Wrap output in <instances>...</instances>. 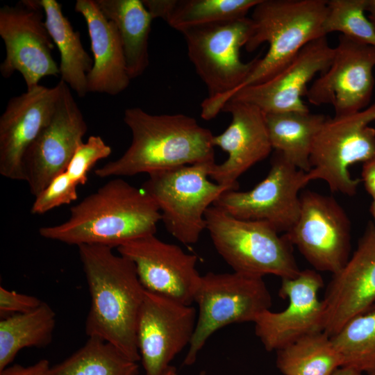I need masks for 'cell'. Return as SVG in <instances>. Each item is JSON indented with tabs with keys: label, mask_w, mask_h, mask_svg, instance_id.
<instances>
[{
	"label": "cell",
	"mask_w": 375,
	"mask_h": 375,
	"mask_svg": "<svg viewBox=\"0 0 375 375\" xmlns=\"http://www.w3.org/2000/svg\"><path fill=\"white\" fill-rule=\"evenodd\" d=\"M78 249L90 295L86 335L140 361L136 329L146 290L134 264L108 247L84 244Z\"/></svg>",
	"instance_id": "6da1fadb"
},
{
	"label": "cell",
	"mask_w": 375,
	"mask_h": 375,
	"mask_svg": "<svg viewBox=\"0 0 375 375\" xmlns=\"http://www.w3.org/2000/svg\"><path fill=\"white\" fill-rule=\"evenodd\" d=\"M160 221L159 208L146 191L116 178L72 206L66 221L41 227L39 233L44 238L69 245L112 249L155 234Z\"/></svg>",
	"instance_id": "7a4b0ae2"
},
{
	"label": "cell",
	"mask_w": 375,
	"mask_h": 375,
	"mask_svg": "<svg viewBox=\"0 0 375 375\" xmlns=\"http://www.w3.org/2000/svg\"><path fill=\"white\" fill-rule=\"evenodd\" d=\"M123 120L132 133L131 145L115 160L94 171L97 176H133L215 161L213 135L184 114L152 115L140 108L125 110Z\"/></svg>",
	"instance_id": "3957f363"
},
{
	"label": "cell",
	"mask_w": 375,
	"mask_h": 375,
	"mask_svg": "<svg viewBox=\"0 0 375 375\" xmlns=\"http://www.w3.org/2000/svg\"><path fill=\"white\" fill-rule=\"evenodd\" d=\"M326 10V0H260L253 8V31L244 47L252 52L267 42L268 51L225 103L242 88L269 80L306 44L326 36L323 30Z\"/></svg>",
	"instance_id": "277c9868"
},
{
	"label": "cell",
	"mask_w": 375,
	"mask_h": 375,
	"mask_svg": "<svg viewBox=\"0 0 375 375\" xmlns=\"http://www.w3.org/2000/svg\"><path fill=\"white\" fill-rule=\"evenodd\" d=\"M253 24L247 17L187 28L185 39L189 59L205 84L208 96L201 104V117L210 120L222 111L228 97L239 88L256 66L260 57L242 61Z\"/></svg>",
	"instance_id": "5b68a950"
},
{
	"label": "cell",
	"mask_w": 375,
	"mask_h": 375,
	"mask_svg": "<svg viewBox=\"0 0 375 375\" xmlns=\"http://www.w3.org/2000/svg\"><path fill=\"white\" fill-rule=\"evenodd\" d=\"M205 220L214 247L233 272L281 279L300 272L292 245L267 222L240 219L213 205Z\"/></svg>",
	"instance_id": "8992f818"
},
{
	"label": "cell",
	"mask_w": 375,
	"mask_h": 375,
	"mask_svg": "<svg viewBox=\"0 0 375 375\" xmlns=\"http://www.w3.org/2000/svg\"><path fill=\"white\" fill-rule=\"evenodd\" d=\"M208 161L156 172L142 188L156 201L167 231L185 244H196L206 229L205 213L226 187L210 181Z\"/></svg>",
	"instance_id": "52a82bcc"
},
{
	"label": "cell",
	"mask_w": 375,
	"mask_h": 375,
	"mask_svg": "<svg viewBox=\"0 0 375 375\" xmlns=\"http://www.w3.org/2000/svg\"><path fill=\"white\" fill-rule=\"evenodd\" d=\"M194 302L199 306L194 333L184 358L193 365L208 338L231 324L254 322L272 299L262 277L233 272L201 276Z\"/></svg>",
	"instance_id": "ba28073f"
},
{
	"label": "cell",
	"mask_w": 375,
	"mask_h": 375,
	"mask_svg": "<svg viewBox=\"0 0 375 375\" xmlns=\"http://www.w3.org/2000/svg\"><path fill=\"white\" fill-rule=\"evenodd\" d=\"M375 102L353 114L327 116L315 136L310 158V181L322 180L333 192L353 196L360 183L349 168L375 158Z\"/></svg>",
	"instance_id": "9c48e42d"
},
{
	"label": "cell",
	"mask_w": 375,
	"mask_h": 375,
	"mask_svg": "<svg viewBox=\"0 0 375 375\" xmlns=\"http://www.w3.org/2000/svg\"><path fill=\"white\" fill-rule=\"evenodd\" d=\"M309 182L307 172L275 151L262 181L248 191L224 192L213 206L240 219L266 222L279 233H285L298 219L299 191Z\"/></svg>",
	"instance_id": "30bf717a"
},
{
	"label": "cell",
	"mask_w": 375,
	"mask_h": 375,
	"mask_svg": "<svg viewBox=\"0 0 375 375\" xmlns=\"http://www.w3.org/2000/svg\"><path fill=\"white\" fill-rule=\"evenodd\" d=\"M300 199L298 219L284 235L316 271L336 274L350 258V219L332 197L306 190Z\"/></svg>",
	"instance_id": "8fae6325"
},
{
	"label": "cell",
	"mask_w": 375,
	"mask_h": 375,
	"mask_svg": "<svg viewBox=\"0 0 375 375\" xmlns=\"http://www.w3.org/2000/svg\"><path fill=\"white\" fill-rule=\"evenodd\" d=\"M44 17L38 0H23L0 8V36L6 47L0 72L4 78L20 73L27 90L40 85L44 77L60 75L52 56L55 44Z\"/></svg>",
	"instance_id": "7c38bea8"
},
{
	"label": "cell",
	"mask_w": 375,
	"mask_h": 375,
	"mask_svg": "<svg viewBox=\"0 0 375 375\" xmlns=\"http://www.w3.org/2000/svg\"><path fill=\"white\" fill-rule=\"evenodd\" d=\"M197 319V310L192 305L145 291L136 329L144 375H161L190 345Z\"/></svg>",
	"instance_id": "4fadbf2b"
},
{
	"label": "cell",
	"mask_w": 375,
	"mask_h": 375,
	"mask_svg": "<svg viewBox=\"0 0 375 375\" xmlns=\"http://www.w3.org/2000/svg\"><path fill=\"white\" fill-rule=\"evenodd\" d=\"M59 83L60 94L53 115L24 158L25 181L35 197L57 175L66 171L88 131L69 88L61 80Z\"/></svg>",
	"instance_id": "5bb4252c"
},
{
	"label": "cell",
	"mask_w": 375,
	"mask_h": 375,
	"mask_svg": "<svg viewBox=\"0 0 375 375\" xmlns=\"http://www.w3.org/2000/svg\"><path fill=\"white\" fill-rule=\"evenodd\" d=\"M374 67V47L340 35L331 65L308 88L306 97L315 106L331 105L336 117L360 111L373 94Z\"/></svg>",
	"instance_id": "9a60e30c"
},
{
	"label": "cell",
	"mask_w": 375,
	"mask_h": 375,
	"mask_svg": "<svg viewBox=\"0 0 375 375\" xmlns=\"http://www.w3.org/2000/svg\"><path fill=\"white\" fill-rule=\"evenodd\" d=\"M323 286L322 277L313 269L281 279L279 295L288 299V306L281 312L265 310L253 322L265 350L277 351L303 337L324 332V306L318 297Z\"/></svg>",
	"instance_id": "2e32d148"
},
{
	"label": "cell",
	"mask_w": 375,
	"mask_h": 375,
	"mask_svg": "<svg viewBox=\"0 0 375 375\" xmlns=\"http://www.w3.org/2000/svg\"><path fill=\"white\" fill-rule=\"evenodd\" d=\"M117 250L133 262L146 290L186 305L194 302L201 278L195 255L160 240L155 234L127 242Z\"/></svg>",
	"instance_id": "e0dca14e"
},
{
	"label": "cell",
	"mask_w": 375,
	"mask_h": 375,
	"mask_svg": "<svg viewBox=\"0 0 375 375\" xmlns=\"http://www.w3.org/2000/svg\"><path fill=\"white\" fill-rule=\"evenodd\" d=\"M333 53L334 48L330 46L326 36L313 40L275 76L265 82L242 88L228 101L251 103L265 114L309 112L301 98L306 96L308 85L316 74L320 75L328 69Z\"/></svg>",
	"instance_id": "ac0fdd59"
},
{
	"label": "cell",
	"mask_w": 375,
	"mask_h": 375,
	"mask_svg": "<svg viewBox=\"0 0 375 375\" xmlns=\"http://www.w3.org/2000/svg\"><path fill=\"white\" fill-rule=\"evenodd\" d=\"M324 333L336 335L351 319L375 303V228L369 223L357 249L344 266L333 274L324 297Z\"/></svg>",
	"instance_id": "d6986e66"
},
{
	"label": "cell",
	"mask_w": 375,
	"mask_h": 375,
	"mask_svg": "<svg viewBox=\"0 0 375 375\" xmlns=\"http://www.w3.org/2000/svg\"><path fill=\"white\" fill-rule=\"evenodd\" d=\"M58 82L53 88L38 85L9 99L0 117V174L24 181L26 151L48 123L60 94Z\"/></svg>",
	"instance_id": "ffe728a7"
},
{
	"label": "cell",
	"mask_w": 375,
	"mask_h": 375,
	"mask_svg": "<svg viewBox=\"0 0 375 375\" xmlns=\"http://www.w3.org/2000/svg\"><path fill=\"white\" fill-rule=\"evenodd\" d=\"M222 111L231 115V122L212 144L228 153L221 164L215 163L210 178L228 190H237L238 178L257 162L266 158L272 149L265 114L257 106L235 100L228 101Z\"/></svg>",
	"instance_id": "44dd1931"
},
{
	"label": "cell",
	"mask_w": 375,
	"mask_h": 375,
	"mask_svg": "<svg viewBox=\"0 0 375 375\" xmlns=\"http://www.w3.org/2000/svg\"><path fill=\"white\" fill-rule=\"evenodd\" d=\"M74 10L85 19L92 52L93 66L87 75L88 92L112 96L121 93L131 79L115 25L103 14L95 0H77Z\"/></svg>",
	"instance_id": "7402d4cb"
},
{
	"label": "cell",
	"mask_w": 375,
	"mask_h": 375,
	"mask_svg": "<svg viewBox=\"0 0 375 375\" xmlns=\"http://www.w3.org/2000/svg\"><path fill=\"white\" fill-rule=\"evenodd\" d=\"M115 25L131 79L141 76L149 64V38L153 19L142 0H95Z\"/></svg>",
	"instance_id": "603a6c76"
},
{
	"label": "cell",
	"mask_w": 375,
	"mask_h": 375,
	"mask_svg": "<svg viewBox=\"0 0 375 375\" xmlns=\"http://www.w3.org/2000/svg\"><path fill=\"white\" fill-rule=\"evenodd\" d=\"M44 14V22L49 35L57 47L60 56L61 81L79 97L88 93L87 75L93 66V58L84 49L81 35L74 30L56 0H38Z\"/></svg>",
	"instance_id": "cb8c5ba5"
},
{
	"label": "cell",
	"mask_w": 375,
	"mask_h": 375,
	"mask_svg": "<svg viewBox=\"0 0 375 375\" xmlns=\"http://www.w3.org/2000/svg\"><path fill=\"white\" fill-rule=\"evenodd\" d=\"M153 19L175 30L247 17L260 0H142Z\"/></svg>",
	"instance_id": "d4e9b609"
},
{
	"label": "cell",
	"mask_w": 375,
	"mask_h": 375,
	"mask_svg": "<svg viewBox=\"0 0 375 375\" xmlns=\"http://www.w3.org/2000/svg\"><path fill=\"white\" fill-rule=\"evenodd\" d=\"M326 117L310 111L265 114L272 149L299 169L308 172L313 142Z\"/></svg>",
	"instance_id": "484cf974"
},
{
	"label": "cell",
	"mask_w": 375,
	"mask_h": 375,
	"mask_svg": "<svg viewBox=\"0 0 375 375\" xmlns=\"http://www.w3.org/2000/svg\"><path fill=\"white\" fill-rule=\"evenodd\" d=\"M56 313L46 302L28 312L4 317L0 321V370L24 348H42L52 341Z\"/></svg>",
	"instance_id": "4316f807"
},
{
	"label": "cell",
	"mask_w": 375,
	"mask_h": 375,
	"mask_svg": "<svg viewBox=\"0 0 375 375\" xmlns=\"http://www.w3.org/2000/svg\"><path fill=\"white\" fill-rule=\"evenodd\" d=\"M276 352V367L284 375H332L343 366L342 354L324 332L303 337Z\"/></svg>",
	"instance_id": "83f0119b"
},
{
	"label": "cell",
	"mask_w": 375,
	"mask_h": 375,
	"mask_svg": "<svg viewBox=\"0 0 375 375\" xmlns=\"http://www.w3.org/2000/svg\"><path fill=\"white\" fill-rule=\"evenodd\" d=\"M137 362L112 344L89 337L70 356L51 366L49 375H138Z\"/></svg>",
	"instance_id": "f1b7e54d"
},
{
	"label": "cell",
	"mask_w": 375,
	"mask_h": 375,
	"mask_svg": "<svg viewBox=\"0 0 375 375\" xmlns=\"http://www.w3.org/2000/svg\"><path fill=\"white\" fill-rule=\"evenodd\" d=\"M343 358V366L362 374L375 369V303L331 337Z\"/></svg>",
	"instance_id": "f546056e"
},
{
	"label": "cell",
	"mask_w": 375,
	"mask_h": 375,
	"mask_svg": "<svg viewBox=\"0 0 375 375\" xmlns=\"http://www.w3.org/2000/svg\"><path fill=\"white\" fill-rule=\"evenodd\" d=\"M367 0H328L324 34L333 32L375 47V29L365 15Z\"/></svg>",
	"instance_id": "4dcf8cb0"
},
{
	"label": "cell",
	"mask_w": 375,
	"mask_h": 375,
	"mask_svg": "<svg viewBox=\"0 0 375 375\" xmlns=\"http://www.w3.org/2000/svg\"><path fill=\"white\" fill-rule=\"evenodd\" d=\"M111 152V147L100 136L91 135L77 147L66 172L78 185H85L92 167L99 160L108 157Z\"/></svg>",
	"instance_id": "1f68e13d"
},
{
	"label": "cell",
	"mask_w": 375,
	"mask_h": 375,
	"mask_svg": "<svg viewBox=\"0 0 375 375\" xmlns=\"http://www.w3.org/2000/svg\"><path fill=\"white\" fill-rule=\"evenodd\" d=\"M77 187L66 171L59 174L35 197L31 213L42 215L56 207L71 203L78 198Z\"/></svg>",
	"instance_id": "d6a6232c"
},
{
	"label": "cell",
	"mask_w": 375,
	"mask_h": 375,
	"mask_svg": "<svg viewBox=\"0 0 375 375\" xmlns=\"http://www.w3.org/2000/svg\"><path fill=\"white\" fill-rule=\"evenodd\" d=\"M42 301L38 298L0 287V312L8 314L22 313L38 308Z\"/></svg>",
	"instance_id": "836d02e7"
},
{
	"label": "cell",
	"mask_w": 375,
	"mask_h": 375,
	"mask_svg": "<svg viewBox=\"0 0 375 375\" xmlns=\"http://www.w3.org/2000/svg\"><path fill=\"white\" fill-rule=\"evenodd\" d=\"M51 367L48 360L41 359L28 366L19 364L8 365L0 370V375H49Z\"/></svg>",
	"instance_id": "e575fe53"
},
{
	"label": "cell",
	"mask_w": 375,
	"mask_h": 375,
	"mask_svg": "<svg viewBox=\"0 0 375 375\" xmlns=\"http://www.w3.org/2000/svg\"><path fill=\"white\" fill-rule=\"evenodd\" d=\"M361 176L366 191L375 200V158L363 163Z\"/></svg>",
	"instance_id": "d590c367"
},
{
	"label": "cell",
	"mask_w": 375,
	"mask_h": 375,
	"mask_svg": "<svg viewBox=\"0 0 375 375\" xmlns=\"http://www.w3.org/2000/svg\"><path fill=\"white\" fill-rule=\"evenodd\" d=\"M366 12H369L367 17L375 29V0H367Z\"/></svg>",
	"instance_id": "8d00e7d4"
},
{
	"label": "cell",
	"mask_w": 375,
	"mask_h": 375,
	"mask_svg": "<svg viewBox=\"0 0 375 375\" xmlns=\"http://www.w3.org/2000/svg\"><path fill=\"white\" fill-rule=\"evenodd\" d=\"M332 375H362V374L349 367H340Z\"/></svg>",
	"instance_id": "74e56055"
},
{
	"label": "cell",
	"mask_w": 375,
	"mask_h": 375,
	"mask_svg": "<svg viewBox=\"0 0 375 375\" xmlns=\"http://www.w3.org/2000/svg\"><path fill=\"white\" fill-rule=\"evenodd\" d=\"M161 375H177L176 369L170 365Z\"/></svg>",
	"instance_id": "f35d334b"
},
{
	"label": "cell",
	"mask_w": 375,
	"mask_h": 375,
	"mask_svg": "<svg viewBox=\"0 0 375 375\" xmlns=\"http://www.w3.org/2000/svg\"><path fill=\"white\" fill-rule=\"evenodd\" d=\"M369 210L374 219L373 224L375 228V200H373V201L372 202L370 208H369Z\"/></svg>",
	"instance_id": "ab89813d"
},
{
	"label": "cell",
	"mask_w": 375,
	"mask_h": 375,
	"mask_svg": "<svg viewBox=\"0 0 375 375\" xmlns=\"http://www.w3.org/2000/svg\"><path fill=\"white\" fill-rule=\"evenodd\" d=\"M367 375H375V369L367 373Z\"/></svg>",
	"instance_id": "60d3db41"
}]
</instances>
